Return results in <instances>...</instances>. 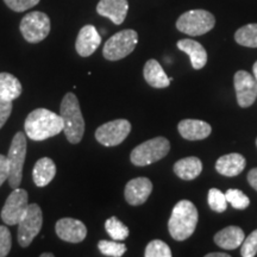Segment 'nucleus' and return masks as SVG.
I'll use <instances>...</instances> for the list:
<instances>
[{
	"instance_id": "obj_4",
	"label": "nucleus",
	"mask_w": 257,
	"mask_h": 257,
	"mask_svg": "<svg viewBox=\"0 0 257 257\" xmlns=\"http://www.w3.org/2000/svg\"><path fill=\"white\" fill-rule=\"evenodd\" d=\"M170 150L169 141L165 137H155L137 146L131 152L130 160L133 165L146 167L168 155Z\"/></svg>"
},
{
	"instance_id": "obj_40",
	"label": "nucleus",
	"mask_w": 257,
	"mask_h": 257,
	"mask_svg": "<svg viewBox=\"0 0 257 257\" xmlns=\"http://www.w3.org/2000/svg\"><path fill=\"white\" fill-rule=\"evenodd\" d=\"M256 146H257V140H256Z\"/></svg>"
},
{
	"instance_id": "obj_20",
	"label": "nucleus",
	"mask_w": 257,
	"mask_h": 257,
	"mask_svg": "<svg viewBox=\"0 0 257 257\" xmlns=\"http://www.w3.org/2000/svg\"><path fill=\"white\" fill-rule=\"evenodd\" d=\"M56 175V165L49 157H42L32 170V180L37 187H46Z\"/></svg>"
},
{
	"instance_id": "obj_38",
	"label": "nucleus",
	"mask_w": 257,
	"mask_h": 257,
	"mask_svg": "<svg viewBox=\"0 0 257 257\" xmlns=\"http://www.w3.org/2000/svg\"><path fill=\"white\" fill-rule=\"evenodd\" d=\"M252 72H253V76H255L256 79V82H257V61L255 63H253V67H252Z\"/></svg>"
},
{
	"instance_id": "obj_29",
	"label": "nucleus",
	"mask_w": 257,
	"mask_h": 257,
	"mask_svg": "<svg viewBox=\"0 0 257 257\" xmlns=\"http://www.w3.org/2000/svg\"><path fill=\"white\" fill-rule=\"evenodd\" d=\"M226 200L236 210H245L250 205V199L240 189H227L225 193Z\"/></svg>"
},
{
	"instance_id": "obj_16",
	"label": "nucleus",
	"mask_w": 257,
	"mask_h": 257,
	"mask_svg": "<svg viewBox=\"0 0 257 257\" xmlns=\"http://www.w3.org/2000/svg\"><path fill=\"white\" fill-rule=\"evenodd\" d=\"M128 11L127 0H100L96 5V12L102 17L120 25L126 18Z\"/></svg>"
},
{
	"instance_id": "obj_13",
	"label": "nucleus",
	"mask_w": 257,
	"mask_h": 257,
	"mask_svg": "<svg viewBox=\"0 0 257 257\" xmlns=\"http://www.w3.org/2000/svg\"><path fill=\"white\" fill-rule=\"evenodd\" d=\"M55 231L60 239L68 243H81L87 236L86 225L74 218L60 219L55 225Z\"/></svg>"
},
{
	"instance_id": "obj_5",
	"label": "nucleus",
	"mask_w": 257,
	"mask_h": 257,
	"mask_svg": "<svg viewBox=\"0 0 257 257\" xmlns=\"http://www.w3.org/2000/svg\"><path fill=\"white\" fill-rule=\"evenodd\" d=\"M216 25V18L206 10H191L181 15L176 22V29L189 36H201Z\"/></svg>"
},
{
	"instance_id": "obj_1",
	"label": "nucleus",
	"mask_w": 257,
	"mask_h": 257,
	"mask_svg": "<svg viewBox=\"0 0 257 257\" xmlns=\"http://www.w3.org/2000/svg\"><path fill=\"white\" fill-rule=\"evenodd\" d=\"M25 135L32 141H44L63 131V120L60 114L47 110L36 108L29 113L24 123Z\"/></svg>"
},
{
	"instance_id": "obj_14",
	"label": "nucleus",
	"mask_w": 257,
	"mask_h": 257,
	"mask_svg": "<svg viewBox=\"0 0 257 257\" xmlns=\"http://www.w3.org/2000/svg\"><path fill=\"white\" fill-rule=\"evenodd\" d=\"M153 192V184L148 178H136L130 180L125 186V200L128 205L138 206L148 200Z\"/></svg>"
},
{
	"instance_id": "obj_31",
	"label": "nucleus",
	"mask_w": 257,
	"mask_h": 257,
	"mask_svg": "<svg viewBox=\"0 0 257 257\" xmlns=\"http://www.w3.org/2000/svg\"><path fill=\"white\" fill-rule=\"evenodd\" d=\"M240 248V255L243 257H253L257 253V230L252 231L246 238H244Z\"/></svg>"
},
{
	"instance_id": "obj_6",
	"label": "nucleus",
	"mask_w": 257,
	"mask_h": 257,
	"mask_svg": "<svg viewBox=\"0 0 257 257\" xmlns=\"http://www.w3.org/2000/svg\"><path fill=\"white\" fill-rule=\"evenodd\" d=\"M27 136L24 133H17L15 135L11 142V147L9 149L8 161H9V185L12 188H18L23 178V167L27 156Z\"/></svg>"
},
{
	"instance_id": "obj_28",
	"label": "nucleus",
	"mask_w": 257,
	"mask_h": 257,
	"mask_svg": "<svg viewBox=\"0 0 257 257\" xmlns=\"http://www.w3.org/2000/svg\"><path fill=\"white\" fill-rule=\"evenodd\" d=\"M208 205H210L211 210L218 213H223L227 208V200L225 194L218 188H211L208 191L207 197Z\"/></svg>"
},
{
	"instance_id": "obj_34",
	"label": "nucleus",
	"mask_w": 257,
	"mask_h": 257,
	"mask_svg": "<svg viewBox=\"0 0 257 257\" xmlns=\"http://www.w3.org/2000/svg\"><path fill=\"white\" fill-rule=\"evenodd\" d=\"M12 112V101L0 98V128L4 126Z\"/></svg>"
},
{
	"instance_id": "obj_36",
	"label": "nucleus",
	"mask_w": 257,
	"mask_h": 257,
	"mask_svg": "<svg viewBox=\"0 0 257 257\" xmlns=\"http://www.w3.org/2000/svg\"><path fill=\"white\" fill-rule=\"evenodd\" d=\"M248 182L253 189L257 191V168H253L248 174Z\"/></svg>"
},
{
	"instance_id": "obj_8",
	"label": "nucleus",
	"mask_w": 257,
	"mask_h": 257,
	"mask_svg": "<svg viewBox=\"0 0 257 257\" xmlns=\"http://www.w3.org/2000/svg\"><path fill=\"white\" fill-rule=\"evenodd\" d=\"M43 225V213L37 204H29L24 216L18 223L17 239L19 245L28 248Z\"/></svg>"
},
{
	"instance_id": "obj_24",
	"label": "nucleus",
	"mask_w": 257,
	"mask_h": 257,
	"mask_svg": "<svg viewBox=\"0 0 257 257\" xmlns=\"http://www.w3.org/2000/svg\"><path fill=\"white\" fill-rule=\"evenodd\" d=\"M22 83L10 73H0V98L4 100H16L22 94Z\"/></svg>"
},
{
	"instance_id": "obj_30",
	"label": "nucleus",
	"mask_w": 257,
	"mask_h": 257,
	"mask_svg": "<svg viewBox=\"0 0 257 257\" xmlns=\"http://www.w3.org/2000/svg\"><path fill=\"white\" fill-rule=\"evenodd\" d=\"M146 257H172V250L165 242L160 239L152 240L147 245L146 252H144Z\"/></svg>"
},
{
	"instance_id": "obj_11",
	"label": "nucleus",
	"mask_w": 257,
	"mask_h": 257,
	"mask_svg": "<svg viewBox=\"0 0 257 257\" xmlns=\"http://www.w3.org/2000/svg\"><path fill=\"white\" fill-rule=\"evenodd\" d=\"M29 205V194L23 188H15L6 199L2 210V219L8 225H18Z\"/></svg>"
},
{
	"instance_id": "obj_22",
	"label": "nucleus",
	"mask_w": 257,
	"mask_h": 257,
	"mask_svg": "<svg viewBox=\"0 0 257 257\" xmlns=\"http://www.w3.org/2000/svg\"><path fill=\"white\" fill-rule=\"evenodd\" d=\"M245 238L244 231L238 226H227L220 230L214 236V243L221 249L233 250L242 245L243 240Z\"/></svg>"
},
{
	"instance_id": "obj_21",
	"label": "nucleus",
	"mask_w": 257,
	"mask_h": 257,
	"mask_svg": "<svg viewBox=\"0 0 257 257\" xmlns=\"http://www.w3.org/2000/svg\"><path fill=\"white\" fill-rule=\"evenodd\" d=\"M143 75L148 85L154 88H166L173 81V78H168L162 66L156 60H149L144 66Z\"/></svg>"
},
{
	"instance_id": "obj_39",
	"label": "nucleus",
	"mask_w": 257,
	"mask_h": 257,
	"mask_svg": "<svg viewBox=\"0 0 257 257\" xmlns=\"http://www.w3.org/2000/svg\"><path fill=\"white\" fill-rule=\"evenodd\" d=\"M41 257H54V253H49V252H44L42 253Z\"/></svg>"
},
{
	"instance_id": "obj_35",
	"label": "nucleus",
	"mask_w": 257,
	"mask_h": 257,
	"mask_svg": "<svg viewBox=\"0 0 257 257\" xmlns=\"http://www.w3.org/2000/svg\"><path fill=\"white\" fill-rule=\"evenodd\" d=\"M10 168H9V161L8 157L0 154V186H2L6 180L9 179Z\"/></svg>"
},
{
	"instance_id": "obj_3",
	"label": "nucleus",
	"mask_w": 257,
	"mask_h": 257,
	"mask_svg": "<svg viewBox=\"0 0 257 257\" xmlns=\"http://www.w3.org/2000/svg\"><path fill=\"white\" fill-rule=\"evenodd\" d=\"M60 115L63 120V131L69 143L81 142L85 134V119L78 98L74 93H67L60 106Z\"/></svg>"
},
{
	"instance_id": "obj_18",
	"label": "nucleus",
	"mask_w": 257,
	"mask_h": 257,
	"mask_svg": "<svg viewBox=\"0 0 257 257\" xmlns=\"http://www.w3.org/2000/svg\"><path fill=\"white\" fill-rule=\"evenodd\" d=\"M246 166V161L240 154H227L218 159L216 162V170L219 174L224 176H233L239 175Z\"/></svg>"
},
{
	"instance_id": "obj_23",
	"label": "nucleus",
	"mask_w": 257,
	"mask_h": 257,
	"mask_svg": "<svg viewBox=\"0 0 257 257\" xmlns=\"http://www.w3.org/2000/svg\"><path fill=\"white\" fill-rule=\"evenodd\" d=\"M202 162L195 156L185 157L174 165V173L182 180H194L201 174Z\"/></svg>"
},
{
	"instance_id": "obj_19",
	"label": "nucleus",
	"mask_w": 257,
	"mask_h": 257,
	"mask_svg": "<svg viewBox=\"0 0 257 257\" xmlns=\"http://www.w3.org/2000/svg\"><path fill=\"white\" fill-rule=\"evenodd\" d=\"M178 48L187 54L194 69L204 68L207 63V53L200 43L191 38H184L178 42Z\"/></svg>"
},
{
	"instance_id": "obj_7",
	"label": "nucleus",
	"mask_w": 257,
	"mask_h": 257,
	"mask_svg": "<svg viewBox=\"0 0 257 257\" xmlns=\"http://www.w3.org/2000/svg\"><path fill=\"white\" fill-rule=\"evenodd\" d=\"M138 43V34L135 30L126 29L119 31L106 41L102 55L108 61L124 59L135 50Z\"/></svg>"
},
{
	"instance_id": "obj_12",
	"label": "nucleus",
	"mask_w": 257,
	"mask_h": 257,
	"mask_svg": "<svg viewBox=\"0 0 257 257\" xmlns=\"http://www.w3.org/2000/svg\"><path fill=\"white\" fill-rule=\"evenodd\" d=\"M233 83L238 105L243 108L251 106L257 98V82L255 76L245 70H238L234 74Z\"/></svg>"
},
{
	"instance_id": "obj_10",
	"label": "nucleus",
	"mask_w": 257,
	"mask_h": 257,
	"mask_svg": "<svg viewBox=\"0 0 257 257\" xmlns=\"http://www.w3.org/2000/svg\"><path fill=\"white\" fill-rule=\"evenodd\" d=\"M130 131V121L126 119H115L96 128L95 140L105 147H115L124 142Z\"/></svg>"
},
{
	"instance_id": "obj_32",
	"label": "nucleus",
	"mask_w": 257,
	"mask_h": 257,
	"mask_svg": "<svg viewBox=\"0 0 257 257\" xmlns=\"http://www.w3.org/2000/svg\"><path fill=\"white\" fill-rule=\"evenodd\" d=\"M12 245L11 232L5 225H0V257L9 255Z\"/></svg>"
},
{
	"instance_id": "obj_37",
	"label": "nucleus",
	"mask_w": 257,
	"mask_h": 257,
	"mask_svg": "<svg viewBox=\"0 0 257 257\" xmlns=\"http://www.w3.org/2000/svg\"><path fill=\"white\" fill-rule=\"evenodd\" d=\"M206 257H230L229 253H223V252H210L207 253Z\"/></svg>"
},
{
	"instance_id": "obj_2",
	"label": "nucleus",
	"mask_w": 257,
	"mask_h": 257,
	"mask_svg": "<svg viewBox=\"0 0 257 257\" xmlns=\"http://www.w3.org/2000/svg\"><path fill=\"white\" fill-rule=\"evenodd\" d=\"M199 219L197 207L188 200H181L173 208L168 221L170 236L175 240H186L194 233Z\"/></svg>"
},
{
	"instance_id": "obj_15",
	"label": "nucleus",
	"mask_w": 257,
	"mask_h": 257,
	"mask_svg": "<svg viewBox=\"0 0 257 257\" xmlns=\"http://www.w3.org/2000/svg\"><path fill=\"white\" fill-rule=\"evenodd\" d=\"M101 43V36L93 25H85L79 31L75 42L76 53L82 57L91 56Z\"/></svg>"
},
{
	"instance_id": "obj_27",
	"label": "nucleus",
	"mask_w": 257,
	"mask_h": 257,
	"mask_svg": "<svg viewBox=\"0 0 257 257\" xmlns=\"http://www.w3.org/2000/svg\"><path fill=\"white\" fill-rule=\"evenodd\" d=\"M98 249L104 256L120 257L126 251L124 243H117V240H100L98 243Z\"/></svg>"
},
{
	"instance_id": "obj_33",
	"label": "nucleus",
	"mask_w": 257,
	"mask_h": 257,
	"mask_svg": "<svg viewBox=\"0 0 257 257\" xmlns=\"http://www.w3.org/2000/svg\"><path fill=\"white\" fill-rule=\"evenodd\" d=\"M4 3L12 11L24 12L36 6L40 3V0H4Z\"/></svg>"
},
{
	"instance_id": "obj_25",
	"label": "nucleus",
	"mask_w": 257,
	"mask_h": 257,
	"mask_svg": "<svg viewBox=\"0 0 257 257\" xmlns=\"http://www.w3.org/2000/svg\"><path fill=\"white\" fill-rule=\"evenodd\" d=\"M234 40L239 46L257 48V24H246L234 34Z\"/></svg>"
},
{
	"instance_id": "obj_17",
	"label": "nucleus",
	"mask_w": 257,
	"mask_h": 257,
	"mask_svg": "<svg viewBox=\"0 0 257 257\" xmlns=\"http://www.w3.org/2000/svg\"><path fill=\"white\" fill-rule=\"evenodd\" d=\"M179 133L182 138L188 141L205 140L212 133L211 125L204 120L184 119L178 125Z\"/></svg>"
},
{
	"instance_id": "obj_9",
	"label": "nucleus",
	"mask_w": 257,
	"mask_h": 257,
	"mask_svg": "<svg viewBox=\"0 0 257 257\" xmlns=\"http://www.w3.org/2000/svg\"><path fill=\"white\" fill-rule=\"evenodd\" d=\"M22 35L29 43H40L50 32V18L41 11L29 12L21 21Z\"/></svg>"
},
{
	"instance_id": "obj_26",
	"label": "nucleus",
	"mask_w": 257,
	"mask_h": 257,
	"mask_svg": "<svg viewBox=\"0 0 257 257\" xmlns=\"http://www.w3.org/2000/svg\"><path fill=\"white\" fill-rule=\"evenodd\" d=\"M105 230L113 240L120 242L127 238L128 227L124 225L117 217H111L105 221Z\"/></svg>"
}]
</instances>
